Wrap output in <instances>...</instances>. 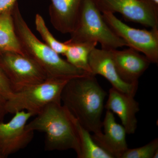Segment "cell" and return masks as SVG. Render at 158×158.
Wrapping results in <instances>:
<instances>
[{"label":"cell","instance_id":"7a4b0ae2","mask_svg":"<svg viewBox=\"0 0 158 158\" xmlns=\"http://www.w3.org/2000/svg\"><path fill=\"white\" fill-rule=\"evenodd\" d=\"M12 15L15 31L23 53L36 62L48 78L71 79L88 74L62 59L37 38L24 19L17 2L13 6Z\"/></svg>","mask_w":158,"mask_h":158},{"label":"cell","instance_id":"44dd1931","mask_svg":"<svg viewBox=\"0 0 158 158\" xmlns=\"http://www.w3.org/2000/svg\"><path fill=\"white\" fill-rule=\"evenodd\" d=\"M7 99L0 94V122H2L5 116L7 114L6 105Z\"/></svg>","mask_w":158,"mask_h":158},{"label":"cell","instance_id":"6da1fadb","mask_svg":"<svg viewBox=\"0 0 158 158\" xmlns=\"http://www.w3.org/2000/svg\"><path fill=\"white\" fill-rule=\"evenodd\" d=\"M106 95L95 76L88 74L69 81L62 90L61 103L82 126L94 134H100Z\"/></svg>","mask_w":158,"mask_h":158},{"label":"cell","instance_id":"d6986e66","mask_svg":"<svg viewBox=\"0 0 158 158\" xmlns=\"http://www.w3.org/2000/svg\"><path fill=\"white\" fill-rule=\"evenodd\" d=\"M158 150V139L155 138L147 144L138 148H128L121 158H153Z\"/></svg>","mask_w":158,"mask_h":158},{"label":"cell","instance_id":"30bf717a","mask_svg":"<svg viewBox=\"0 0 158 158\" xmlns=\"http://www.w3.org/2000/svg\"><path fill=\"white\" fill-rule=\"evenodd\" d=\"M88 62L92 75L102 76L110 82L112 88L135 97L138 84H128L122 80L116 71L110 50L95 48L89 55Z\"/></svg>","mask_w":158,"mask_h":158},{"label":"cell","instance_id":"2e32d148","mask_svg":"<svg viewBox=\"0 0 158 158\" xmlns=\"http://www.w3.org/2000/svg\"><path fill=\"white\" fill-rule=\"evenodd\" d=\"M65 42L67 46L64 55L66 57V61L76 68L92 74L88 59L90 52L96 48L98 43L96 41L69 43L66 41Z\"/></svg>","mask_w":158,"mask_h":158},{"label":"cell","instance_id":"277c9868","mask_svg":"<svg viewBox=\"0 0 158 158\" xmlns=\"http://www.w3.org/2000/svg\"><path fill=\"white\" fill-rule=\"evenodd\" d=\"M95 0H83L76 26L66 41H96L101 44L102 48L106 50L127 46L108 26Z\"/></svg>","mask_w":158,"mask_h":158},{"label":"cell","instance_id":"e0dca14e","mask_svg":"<svg viewBox=\"0 0 158 158\" xmlns=\"http://www.w3.org/2000/svg\"><path fill=\"white\" fill-rule=\"evenodd\" d=\"M75 124L81 151L79 158H113L97 144L90 135V132L82 126L76 118Z\"/></svg>","mask_w":158,"mask_h":158},{"label":"cell","instance_id":"4fadbf2b","mask_svg":"<svg viewBox=\"0 0 158 158\" xmlns=\"http://www.w3.org/2000/svg\"><path fill=\"white\" fill-rule=\"evenodd\" d=\"M104 108L119 117L127 134L135 132L137 127L136 115L140 110L139 103L131 96L112 88Z\"/></svg>","mask_w":158,"mask_h":158},{"label":"cell","instance_id":"d4e9b609","mask_svg":"<svg viewBox=\"0 0 158 158\" xmlns=\"http://www.w3.org/2000/svg\"><path fill=\"white\" fill-rule=\"evenodd\" d=\"M0 158H3L2 156V155H1V152H0Z\"/></svg>","mask_w":158,"mask_h":158},{"label":"cell","instance_id":"8992f818","mask_svg":"<svg viewBox=\"0 0 158 158\" xmlns=\"http://www.w3.org/2000/svg\"><path fill=\"white\" fill-rule=\"evenodd\" d=\"M0 68L8 78L14 92L48 78L36 62L18 53L8 52L0 54Z\"/></svg>","mask_w":158,"mask_h":158},{"label":"cell","instance_id":"5bb4252c","mask_svg":"<svg viewBox=\"0 0 158 158\" xmlns=\"http://www.w3.org/2000/svg\"><path fill=\"white\" fill-rule=\"evenodd\" d=\"M83 0H51L49 8L53 27L63 34L72 33L76 26Z\"/></svg>","mask_w":158,"mask_h":158},{"label":"cell","instance_id":"5b68a950","mask_svg":"<svg viewBox=\"0 0 158 158\" xmlns=\"http://www.w3.org/2000/svg\"><path fill=\"white\" fill-rule=\"evenodd\" d=\"M70 80L48 78L44 81L14 92L7 100V113L14 114L19 111H25L36 116L50 104L61 103L62 90Z\"/></svg>","mask_w":158,"mask_h":158},{"label":"cell","instance_id":"603a6c76","mask_svg":"<svg viewBox=\"0 0 158 158\" xmlns=\"http://www.w3.org/2000/svg\"><path fill=\"white\" fill-rule=\"evenodd\" d=\"M147 1H150V2H152L154 3L156 5L158 6V0H147Z\"/></svg>","mask_w":158,"mask_h":158},{"label":"cell","instance_id":"7402d4cb","mask_svg":"<svg viewBox=\"0 0 158 158\" xmlns=\"http://www.w3.org/2000/svg\"><path fill=\"white\" fill-rule=\"evenodd\" d=\"M17 0H0V14L12 7Z\"/></svg>","mask_w":158,"mask_h":158},{"label":"cell","instance_id":"ac0fdd59","mask_svg":"<svg viewBox=\"0 0 158 158\" xmlns=\"http://www.w3.org/2000/svg\"><path fill=\"white\" fill-rule=\"evenodd\" d=\"M35 24L36 30L40 34L44 43L59 55H64L67 49V44L65 42H60L54 37L40 14H37L35 15Z\"/></svg>","mask_w":158,"mask_h":158},{"label":"cell","instance_id":"9a60e30c","mask_svg":"<svg viewBox=\"0 0 158 158\" xmlns=\"http://www.w3.org/2000/svg\"><path fill=\"white\" fill-rule=\"evenodd\" d=\"M13 6L0 14V54L13 52L24 55L15 31Z\"/></svg>","mask_w":158,"mask_h":158},{"label":"cell","instance_id":"7c38bea8","mask_svg":"<svg viewBox=\"0 0 158 158\" xmlns=\"http://www.w3.org/2000/svg\"><path fill=\"white\" fill-rule=\"evenodd\" d=\"M118 75L130 84H138V80L149 67L151 62L134 49L110 50Z\"/></svg>","mask_w":158,"mask_h":158},{"label":"cell","instance_id":"cb8c5ba5","mask_svg":"<svg viewBox=\"0 0 158 158\" xmlns=\"http://www.w3.org/2000/svg\"><path fill=\"white\" fill-rule=\"evenodd\" d=\"M158 150L154 154L153 157V158H157L158 157Z\"/></svg>","mask_w":158,"mask_h":158},{"label":"cell","instance_id":"ffe728a7","mask_svg":"<svg viewBox=\"0 0 158 158\" xmlns=\"http://www.w3.org/2000/svg\"><path fill=\"white\" fill-rule=\"evenodd\" d=\"M14 93L8 78L0 68V94L7 99Z\"/></svg>","mask_w":158,"mask_h":158},{"label":"cell","instance_id":"8fae6325","mask_svg":"<svg viewBox=\"0 0 158 158\" xmlns=\"http://www.w3.org/2000/svg\"><path fill=\"white\" fill-rule=\"evenodd\" d=\"M102 127L104 133L94 134V140L113 158H121L128 148L124 127L116 122L113 113L108 110L102 121Z\"/></svg>","mask_w":158,"mask_h":158},{"label":"cell","instance_id":"52a82bcc","mask_svg":"<svg viewBox=\"0 0 158 158\" xmlns=\"http://www.w3.org/2000/svg\"><path fill=\"white\" fill-rule=\"evenodd\" d=\"M106 22L131 48L141 52L151 63L158 62V30L136 29L128 26L110 11H102Z\"/></svg>","mask_w":158,"mask_h":158},{"label":"cell","instance_id":"ba28073f","mask_svg":"<svg viewBox=\"0 0 158 158\" xmlns=\"http://www.w3.org/2000/svg\"><path fill=\"white\" fill-rule=\"evenodd\" d=\"M101 12L120 13L128 20L158 30L157 6L147 0H95Z\"/></svg>","mask_w":158,"mask_h":158},{"label":"cell","instance_id":"9c48e42d","mask_svg":"<svg viewBox=\"0 0 158 158\" xmlns=\"http://www.w3.org/2000/svg\"><path fill=\"white\" fill-rule=\"evenodd\" d=\"M14 114L8 122H0V152L3 158L25 148L34 138V131L26 128L29 119L34 115L25 111Z\"/></svg>","mask_w":158,"mask_h":158},{"label":"cell","instance_id":"3957f363","mask_svg":"<svg viewBox=\"0 0 158 158\" xmlns=\"http://www.w3.org/2000/svg\"><path fill=\"white\" fill-rule=\"evenodd\" d=\"M36 116L26 128L45 133V150L72 149L79 158L81 151L75 118L61 103L50 104Z\"/></svg>","mask_w":158,"mask_h":158}]
</instances>
